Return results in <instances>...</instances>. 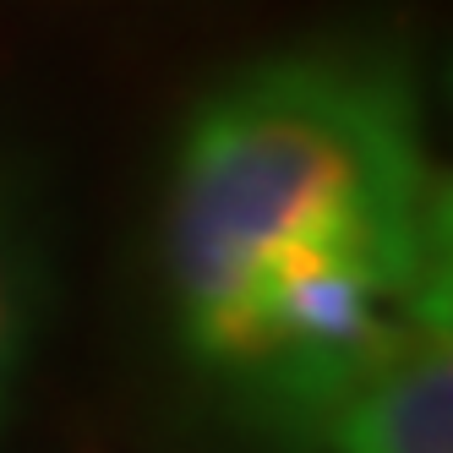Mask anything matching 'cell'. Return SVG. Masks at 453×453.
<instances>
[{"label": "cell", "mask_w": 453, "mask_h": 453, "mask_svg": "<svg viewBox=\"0 0 453 453\" xmlns=\"http://www.w3.org/2000/svg\"><path fill=\"white\" fill-rule=\"evenodd\" d=\"M186 361L301 453L339 388L448 301V197L415 82L382 50H289L191 110L165 197Z\"/></svg>", "instance_id": "6da1fadb"}, {"label": "cell", "mask_w": 453, "mask_h": 453, "mask_svg": "<svg viewBox=\"0 0 453 453\" xmlns=\"http://www.w3.org/2000/svg\"><path fill=\"white\" fill-rule=\"evenodd\" d=\"M301 453H453L448 301L420 311L339 388Z\"/></svg>", "instance_id": "7a4b0ae2"}, {"label": "cell", "mask_w": 453, "mask_h": 453, "mask_svg": "<svg viewBox=\"0 0 453 453\" xmlns=\"http://www.w3.org/2000/svg\"><path fill=\"white\" fill-rule=\"evenodd\" d=\"M44 317V251L22 186L0 170V420L27 377Z\"/></svg>", "instance_id": "3957f363"}]
</instances>
